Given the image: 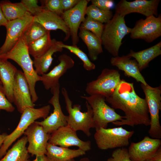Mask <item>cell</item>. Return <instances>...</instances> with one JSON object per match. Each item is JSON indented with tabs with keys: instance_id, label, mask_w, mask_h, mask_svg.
Listing matches in <instances>:
<instances>
[{
	"instance_id": "cell-37",
	"label": "cell",
	"mask_w": 161,
	"mask_h": 161,
	"mask_svg": "<svg viewBox=\"0 0 161 161\" xmlns=\"http://www.w3.org/2000/svg\"><path fill=\"white\" fill-rule=\"evenodd\" d=\"M15 108L7 98L2 86L0 84V112L4 110L8 112H12Z\"/></svg>"
},
{
	"instance_id": "cell-33",
	"label": "cell",
	"mask_w": 161,
	"mask_h": 161,
	"mask_svg": "<svg viewBox=\"0 0 161 161\" xmlns=\"http://www.w3.org/2000/svg\"><path fill=\"white\" fill-rule=\"evenodd\" d=\"M104 27L103 24L86 16L80 24L79 29L90 31L101 40Z\"/></svg>"
},
{
	"instance_id": "cell-29",
	"label": "cell",
	"mask_w": 161,
	"mask_h": 161,
	"mask_svg": "<svg viewBox=\"0 0 161 161\" xmlns=\"http://www.w3.org/2000/svg\"><path fill=\"white\" fill-rule=\"evenodd\" d=\"M52 42L49 31L43 36L27 44L30 55L34 58L39 57L50 47Z\"/></svg>"
},
{
	"instance_id": "cell-1",
	"label": "cell",
	"mask_w": 161,
	"mask_h": 161,
	"mask_svg": "<svg viewBox=\"0 0 161 161\" xmlns=\"http://www.w3.org/2000/svg\"><path fill=\"white\" fill-rule=\"evenodd\" d=\"M112 107L125 113L124 118L112 123L116 126L126 125H150V118L148 105L145 99L139 96L134 90L133 83L121 80L119 85L110 96L105 98Z\"/></svg>"
},
{
	"instance_id": "cell-25",
	"label": "cell",
	"mask_w": 161,
	"mask_h": 161,
	"mask_svg": "<svg viewBox=\"0 0 161 161\" xmlns=\"http://www.w3.org/2000/svg\"><path fill=\"white\" fill-rule=\"evenodd\" d=\"M161 55V41L149 48L137 52L131 50L127 55L135 59L141 72L145 68L149 63Z\"/></svg>"
},
{
	"instance_id": "cell-39",
	"label": "cell",
	"mask_w": 161,
	"mask_h": 161,
	"mask_svg": "<svg viewBox=\"0 0 161 161\" xmlns=\"http://www.w3.org/2000/svg\"><path fill=\"white\" fill-rule=\"evenodd\" d=\"M80 0H61L64 11L71 9L79 2Z\"/></svg>"
},
{
	"instance_id": "cell-27",
	"label": "cell",
	"mask_w": 161,
	"mask_h": 161,
	"mask_svg": "<svg viewBox=\"0 0 161 161\" xmlns=\"http://www.w3.org/2000/svg\"><path fill=\"white\" fill-rule=\"evenodd\" d=\"M78 36L86 45L91 60H96L99 55L103 52L101 40L92 33L86 30H80Z\"/></svg>"
},
{
	"instance_id": "cell-20",
	"label": "cell",
	"mask_w": 161,
	"mask_h": 161,
	"mask_svg": "<svg viewBox=\"0 0 161 161\" xmlns=\"http://www.w3.org/2000/svg\"><path fill=\"white\" fill-rule=\"evenodd\" d=\"M33 21L39 23L48 31L62 30L65 35L64 41L70 37L68 27L61 17L55 13L43 8L40 12L33 16Z\"/></svg>"
},
{
	"instance_id": "cell-21",
	"label": "cell",
	"mask_w": 161,
	"mask_h": 161,
	"mask_svg": "<svg viewBox=\"0 0 161 161\" xmlns=\"http://www.w3.org/2000/svg\"><path fill=\"white\" fill-rule=\"evenodd\" d=\"M131 58L127 55L113 57L110 59V63L112 65L123 71L125 75L131 77L137 82L146 85L148 84L140 73L137 62Z\"/></svg>"
},
{
	"instance_id": "cell-6",
	"label": "cell",
	"mask_w": 161,
	"mask_h": 161,
	"mask_svg": "<svg viewBox=\"0 0 161 161\" xmlns=\"http://www.w3.org/2000/svg\"><path fill=\"white\" fill-rule=\"evenodd\" d=\"M91 107L93 120L95 130L100 128H107L109 123L121 121L124 118L117 113L113 108L106 103L105 97L100 95L82 96Z\"/></svg>"
},
{
	"instance_id": "cell-18",
	"label": "cell",
	"mask_w": 161,
	"mask_h": 161,
	"mask_svg": "<svg viewBox=\"0 0 161 161\" xmlns=\"http://www.w3.org/2000/svg\"><path fill=\"white\" fill-rule=\"evenodd\" d=\"M161 146L160 139L145 136L138 142L131 143L128 150L132 161H142L151 159Z\"/></svg>"
},
{
	"instance_id": "cell-41",
	"label": "cell",
	"mask_w": 161,
	"mask_h": 161,
	"mask_svg": "<svg viewBox=\"0 0 161 161\" xmlns=\"http://www.w3.org/2000/svg\"><path fill=\"white\" fill-rule=\"evenodd\" d=\"M8 21L4 16L0 6V26L5 27Z\"/></svg>"
},
{
	"instance_id": "cell-44",
	"label": "cell",
	"mask_w": 161,
	"mask_h": 161,
	"mask_svg": "<svg viewBox=\"0 0 161 161\" xmlns=\"http://www.w3.org/2000/svg\"><path fill=\"white\" fill-rule=\"evenodd\" d=\"M80 161H90V160L87 157H84L81 158Z\"/></svg>"
},
{
	"instance_id": "cell-5",
	"label": "cell",
	"mask_w": 161,
	"mask_h": 161,
	"mask_svg": "<svg viewBox=\"0 0 161 161\" xmlns=\"http://www.w3.org/2000/svg\"><path fill=\"white\" fill-rule=\"evenodd\" d=\"M51 109L47 105L39 108L27 107L21 114L19 122L14 130L7 135L0 148V160L5 154L9 147L18 138L24 134L28 127L35 120L44 119L48 116Z\"/></svg>"
},
{
	"instance_id": "cell-32",
	"label": "cell",
	"mask_w": 161,
	"mask_h": 161,
	"mask_svg": "<svg viewBox=\"0 0 161 161\" xmlns=\"http://www.w3.org/2000/svg\"><path fill=\"white\" fill-rule=\"evenodd\" d=\"M61 46L63 48L67 49L78 57L83 62V68L86 70L91 71L95 69V65L91 61L87 55L77 46L66 45L63 42Z\"/></svg>"
},
{
	"instance_id": "cell-10",
	"label": "cell",
	"mask_w": 161,
	"mask_h": 161,
	"mask_svg": "<svg viewBox=\"0 0 161 161\" xmlns=\"http://www.w3.org/2000/svg\"><path fill=\"white\" fill-rule=\"evenodd\" d=\"M59 83L50 89L53 95L49 103L52 105L53 112L44 120L37 121L47 134H51L59 128L67 124L68 116L63 113L59 101Z\"/></svg>"
},
{
	"instance_id": "cell-13",
	"label": "cell",
	"mask_w": 161,
	"mask_h": 161,
	"mask_svg": "<svg viewBox=\"0 0 161 161\" xmlns=\"http://www.w3.org/2000/svg\"><path fill=\"white\" fill-rule=\"evenodd\" d=\"M160 0H136L132 1L120 0L115 7V13L125 16L130 13H136L146 17L158 16V7Z\"/></svg>"
},
{
	"instance_id": "cell-43",
	"label": "cell",
	"mask_w": 161,
	"mask_h": 161,
	"mask_svg": "<svg viewBox=\"0 0 161 161\" xmlns=\"http://www.w3.org/2000/svg\"><path fill=\"white\" fill-rule=\"evenodd\" d=\"M7 135L6 133H3L2 134H1L0 130V148L3 143Z\"/></svg>"
},
{
	"instance_id": "cell-3",
	"label": "cell",
	"mask_w": 161,
	"mask_h": 161,
	"mask_svg": "<svg viewBox=\"0 0 161 161\" xmlns=\"http://www.w3.org/2000/svg\"><path fill=\"white\" fill-rule=\"evenodd\" d=\"M124 17L115 13L112 18L104 24L101 38L102 45L114 57L118 56L122 40L131 31V28L126 24Z\"/></svg>"
},
{
	"instance_id": "cell-23",
	"label": "cell",
	"mask_w": 161,
	"mask_h": 161,
	"mask_svg": "<svg viewBox=\"0 0 161 161\" xmlns=\"http://www.w3.org/2000/svg\"><path fill=\"white\" fill-rule=\"evenodd\" d=\"M61 41L52 39L50 47L39 57L34 58L33 63L35 70L39 75L46 73L48 71L53 60L52 55L57 52H61L63 48L61 46Z\"/></svg>"
},
{
	"instance_id": "cell-40",
	"label": "cell",
	"mask_w": 161,
	"mask_h": 161,
	"mask_svg": "<svg viewBox=\"0 0 161 161\" xmlns=\"http://www.w3.org/2000/svg\"><path fill=\"white\" fill-rule=\"evenodd\" d=\"M150 159L153 161H161V146Z\"/></svg>"
},
{
	"instance_id": "cell-15",
	"label": "cell",
	"mask_w": 161,
	"mask_h": 161,
	"mask_svg": "<svg viewBox=\"0 0 161 161\" xmlns=\"http://www.w3.org/2000/svg\"><path fill=\"white\" fill-rule=\"evenodd\" d=\"M90 1L80 0L74 7L64 11L61 16L69 29L73 45L77 46L79 41L78 30L85 19L86 9Z\"/></svg>"
},
{
	"instance_id": "cell-19",
	"label": "cell",
	"mask_w": 161,
	"mask_h": 161,
	"mask_svg": "<svg viewBox=\"0 0 161 161\" xmlns=\"http://www.w3.org/2000/svg\"><path fill=\"white\" fill-rule=\"evenodd\" d=\"M59 64L49 72L41 76L42 81L44 88L47 90L51 89L59 83V79L67 71L73 68L75 62L69 56L62 54L58 57Z\"/></svg>"
},
{
	"instance_id": "cell-35",
	"label": "cell",
	"mask_w": 161,
	"mask_h": 161,
	"mask_svg": "<svg viewBox=\"0 0 161 161\" xmlns=\"http://www.w3.org/2000/svg\"><path fill=\"white\" fill-rule=\"evenodd\" d=\"M107 161H133L130 159L128 149L125 147L117 148Z\"/></svg>"
},
{
	"instance_id": "cell-11",
	"label": "cell",
	"mask_w": 161,
	"mask_h": 161,
	"mask_svg": "<svg viewBox=\"0 0 161 161\" xmlns=\"http://www.w3.org/2000/svg\"><path fill=\"white\" fill-rule=\"evenodd\" d=\"M130 38L151 43L161 36V15L151 16L137 21L131 28Z\"/></svg>"
},
{
	"instance_id": "cell-31",
	"label": "cell",
	"mask_w": 161,
	"mask_h": 161,
	"mask_svg": "<svg viewBox=\"0 0 161 161\" xmlns=\"http://www.w3.org/2000/svg\"><path fill=\"white\" fill-rule=\"evenodd\" d=\"M86 15L87 16L102 24L107 23L113 16L112 11L102 10L92 4L87 7Z\"/></svg>"
},
{
	"instance_id": "cell-45",
	"label": "cell",
	"mask_w": 161,
	"mask_h": 161,
	"mask_svg": "<svg viewBox=\"0 0 161 161\" xmlns=\"http://www.w3.org/2000/svg\"><path fill=\"white\" fill-rule=\"evenodd\" d=\"M142 161H153L151 160V159H147V160H145Z\"/></svg>"
},
{
	"instance_id": "cell-2",
	"label": "cell",
	"mask_w": 161,
	"mask_h": 161,
	"mask_svg": "<svg viewBox=\"0 0 161 161\" xmlns=\"http://www.w3.org/2000/svg\"><path fill=\"white\" fill-rule=\"evenodd\" d=\"M29 52L28 46L23 35L12 48L7 53L0 55V58L11 59L21 68L28 83L32 102L38 99L35 90L36 83L41 81V76L38 75L33 67V61Z\"/></svg>"
},
{
	"instance_id": "cell-38",
	"label": "cell",
	"mask_w": 161,
	"mask_h": 161,
	"mask_svg": "<svg viewBox=\"0 0 161 161\" xmlns=\"http://www.w3.org/2000/svg\"><path fill=\"white\" fill-rule=\"evenodd\" d=\"M92 4L104 10H110L113 7L114 2L113 0H92Z\"/></svg>"
},
{
	"instance_id": "cell-22",
	"label": "cell",
	"mask_w": 161,
	"mask_h": 161,
	"mask_svg": "<svg viewBox=\"0 0 161 161\" xmlns=\"http://www.w3.org/2000/svg\"><path fill=\"white\" fill-rule=\"evenodd\" d=\"M18 69L7 59L0 58V81L6 96L13 103V89L15 75Z\"/></svg>"
},
{
	"instance_id": "cell-30",
	"label": "cell",
	"mask_w": 161,
	"mask_h": 161,
	"mask_svg": "<svg viewBox=\"0 0 161 161\" xmlns=\"http://www.w3.org/2000/svg\"><path fill=\"white\" fill-rule=\"evenodd\" d=\"M49 31L39 23L33 21L26 30L23 35L27 44L43 36Z\"/></svg>"
},
{
	"instance_id": "cell-42",
	"label": "cell",
	"mask_w": 161,
	"mask_h": 161,
	"mask_svg": "<svg viewBox=\"0 0 161 161\" xmlns=\"http://www.w3.org/2000/svg\"><path fill=\"white\" fill-rule=\"evenodd\" d=\"M32 161H49L46 155L36 156L35 158Z\"/></svg>"
},
{
	"instance_id": "cell-16",
	"label": "cell",
	"mask_w": 161,
	"mask_h": 161,
	"mask_svg": "<svg viewBox=\"0 0 161 161\" xmlns=\"http://www.w3.org/2000/svg\"><path fill=\"white\" fill-rule=\"evenodd\" d=\"M13 94V102L21 114L27 107H34L28 83L23 72L19 70L15 75Z\"/></svg>"
},
{
	"instance_id": "cell-7",
	"label": "cell",
	"mask_w": 161,
	"mask_h": 161,
	"mask_svg": "<svg viewBox=\"0 0 161 161\" xmlns=\"http://www.w3.org/2000/svg\"><path fill=\"white\" fill-rule=\"evenodd\" d=\"M134 131L126 130L122 126L102 128L96 130L94 138L99 148L102 150L125 147L129 145Z\"/></svg>"
},
{
	"instance_id": "cell-14",
	"label": "cell",
	"mask_w": 161,
	"mask_h": 161,
	"mask_svg": "<svg viewBox=\"0 0 161 161\" xmlns=\"http://www.w3.org/2000/svg\"><path fill=\"white\" fill-rule=\"evenodd\" d=\"M48 143L60 147L68 148L76 146L86 151L91 150L90 141H83L78 136L76 131L68 126L61 127L50 135Z\"/></svg>"
},
{
	"instance_id": "cell-47",
	"label": "cell",
	"mask_w": 161,
	"mask_h": 161,
	"mask_svg": "<svg viewBox=\"0 0 161 161\" xmlns=\"http://www.w3.org/2000/svg\"><path fill=\"white\" fill-rule=\"evenodd\" d=\"M0 84L1 85L0 81Z\"/></svg>"
},
{
	"instance_id": "cell-12",
	"label": "cell",
	"mask_w": 161,
	"mask_h": 161,
	"mask_svg": "<svg viewBox=\"0 0 161 161\" xmlns=\"http://www.w3.org/2000/svg\"><path fill=\"white\" fill-rule=\"evenodd\" d=\"M24 134L29 143L27 150L29 153L32 156L46 154L51 134L47 133L37 121L30 125Z\"/></svg>"
},
{
	"instance_id": "cell-28",
	"label": "cell",
	"mask_w": 161,
	"mask_h": 161,
	"mask_svg": "<svg viewBox=\"0 0 161 161\" xmlns=\"http://www.w3.org/2000/svg\"><path fill=\"white\" fill-rule=\"evenodd\" d=\"M0 6L8 21L31 15L21 2L13 3L8 1H0Z\"/></svg>"
},
{
	"instance_id": "cell-8",
	"label": "cell",
	"mask_w": 161,
	"mask_h": 161,
	"mask_svg": "<svg viewBox=\"0 0 161 161\" xmlns=\"http://www.w3.org/2000/svg\"><path fill=\"white\" fill-rule=\"evenodd\" d=\"M141 86L145 96L150 114V127L148 132L153 138H161L159 111L161 109V86L153 87L142 83Z\"/></svg>"
},
{
	"instance_id": "cell-24",
	"label": "cell",
	"mask_w": 161,
	"mask_h": 161,
	"mask_svg": "<svg viewBox=\"0 0 161 161\" xmlns=\"http://www.w3.org/2000/svg\"><path fill=\"white\" fill-rule=\"evenodd\" d=\"M46 149V155L49 161H69L86 154V151L79 148L72 149L48 143Z\"/></svg>"
},
{
	"instance_id": "cell-9",
	"label": "cell",
	"mask_w": 161,
	"mask_h": 161,
	"mask_svg": "<svg viewBox=\"0 0 161 161\" xmlns=\"http://www.w3.org/2000/svg\"><path fill=\"white\" fill-rule=\"evenodd\" d=\"M121 80L118 71L104 68L96 80L87 83L85 91L89 95H100L107 97L114 92Z\"/></svg>"
},
{
	"instance_id": "cell-26",
	"label": "cell",
	"mask_w": 161,
	"mask_h": 161,
	"mask_svg": "<svg viewBox=\"0 0 161 161\" xmlns=\"http://www.w3.org/2000/svg\"><path fill=\"white\" fill-rule=\"evenodd\" d=\"M27 143V137L24 135L7 151L0 161H30V156L26 147Z\"/></svg>"
},
{
	"instance_id": "cell-34",
	"label": "cell",
	"mask_w": 161,
	"mask_h": 161,
	"mask_svg": "<svg viewBox=\"0 0 161 161\" xmlns=\"http://www.w3.org/2000/svg\"><path fill=\"white\" fill-rule=\"evenodd\" d=\"M43 8L55 13L61 16L64 11L61 0H45L40 1Z\"/></svg>"
},
{
	"instance_id": "cell-4",
	"label": "cell",
	"mask_w": 161,
	"mask_h": 161,
	"mask_svg": "<svg viewBox=\"0 0 161 161\" xmlns=\"http://www.w3.org/2000/svg\"><path fill=\"white\" fill-rule=\"evenodd\" d=\"M61 93L64 98L66 109L69 114L67 126L76 131H81L87 136L91 135L90 129L94 128L92 108L86 101V112L81 111V106L79 104L72 106V102L70 99L66 89L63 87Z\"/></svg>"
},
{
	"instance_id": "cell-46",
	"label": "cell",
	"mask_w": 161,
	"mask_h": 161,
	"mask_svg": "<svg viewBox=\"0 0 161 161\" xmlns=\"http://www.w3.org/2000/svg\"><path fill=\"white\" fill-rule=\"evenodd\" d=\"M69 161H75L74 159H72Z\"/></svg>"
},
{
	"instance_id": "cell-36",
	"label": "cell",
	"mask_w": 161,
	"mask_h": 161,
	"mask_svg": "<svg viewBox=\"0 0 161 161\" xmlns=\"http://www.w3.org/2000/svg\"><path fill=\"white\" fill-rule=\"evenodd\" d=\"M21 2L27 11L33 16L38 14L43 9L41 6L38 5V1L37 0H22Z\"/></svg>"
},
{
	"instance_id": "cell-17",
	"label": "cell",
	"mask_w": 161,
	"mask_h": 161,
	"mask_svg": "<svg viewBox=\"0 0 161 161\" xmlns=\"http://www.w3.org/2000/svg\"><path fill=\"white\" fill-rule=\"evenodd\" d=\"M33 21V16L30 15L8 21L5 27L7 30L6 38L0 48V55L7 53L12 49Z\"/></svg>"
}]
</instances>
